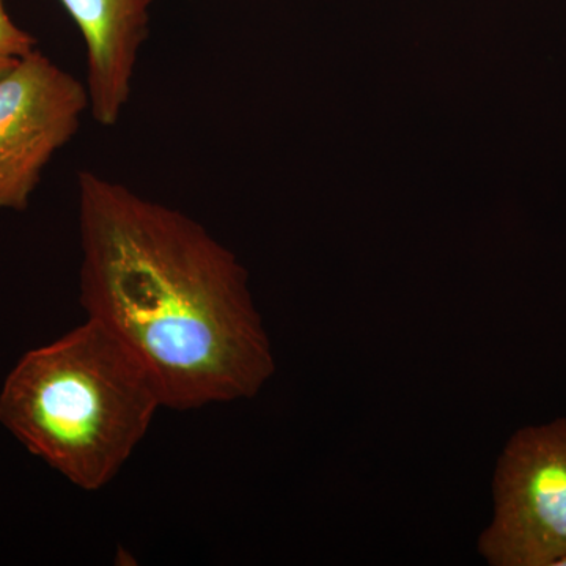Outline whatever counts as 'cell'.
<instances>
[{
  "instance_id": "1",
  "label": "cell",
  "mask_w": 566,
  "mask_h": 566,
  "mask_svg": "<svg viewBox=\"0 0 566 566\" xmlns=\"http://www.w3.org/2000/svg\"><path fill=\"white\" fill-rule=\"evenodd\" d=\"M77 199L82 307L150 371L164 408L255 397L275 360L237 255L186 212L92 170Z\"/></svg>"
},
{
  "instance_id": "6",
  "label": "cell",
  "mask_w": 566,
  "mask_h": 566,
  "mask_svg": "<svg viewBox=\"0 0 566 566\" xmlns=\"http://www.w3.org/2000/svg\"><path fill=\"white\" fill-rule=\"evenodd\" d=\"M35 50V36L11 20L6 9V0H0V76Z\"/></svg>"
},
{
  "instance_id": "2",
  "label": "cell",
  "mask_w": 566,
  "mask_h": 566,
  "mask_svg": "<svg viewBox=\"0 0 566 566\" xmlns=\"http://www.w3.org/2000/svg\"><path fill=\"white\" fill-rule=\"evenodd\" d=\"M163 408L150 371L91 318L25 353L0 390V423L91 493L122 471Z\"/></svg>"
},
{
  "instance_id": "3",
  "label": "cell",
  "mask_w": 566,
  "mask_h": 566,
  "mask_svg": "<svg viewBox=\"0 0 566 566\" xmlns=\"http://www.w3.org/2000/svg\"><path fill=\"white\" fill-rule=\"evenodd\" d=\"M493 497V520L479 538L488 565L556 566L566 556V417L509 439Z\"/></svg>"
},
{
  "instance_id": "5",
  "label": "cell",
  "mask_w": 566,
  "mask_h": 566,
  "mask_svg": "<svg viewBox=\"0 0 566 566\" xmlns=\"http://www.w3.org/2000/svg\"><path fill=\"white\" fill-rule=\"evenodd\" d=\"M85 46V88L93 120L117 125L133 93L134 74L155 0H59Z\"/></svg>"
},
{
  "instance_id": "4",
  "label": "cell",
  "mask_w": 566,
  "mask_h": 566,
  "mask_svg": "<svg viewBox=\"0 0 566 566\" xmlns=\"http://www.w3.org/2000/svg\"><path fill=\"white\" fill-rule=\"evenodd\" d=\"M84 82L40 51L0 76V211H24L44 169L88 111Z\"/></svg>"
},
{
  "instance_id": "7",
  "label": "cell",
  "mask_w": 566,
  "mask_h": 566,
  "mask_svg": "<svg viewBox=\"0 0 566 566\" xmlns=\"http://www.w3.org/2000/svg\"><path fill=\"white\" fill-rule=\"evenodd\" d=\"M556 566H566V556L564 558H560V560L557 562Z\"/></svg>"
}]
</instances>
